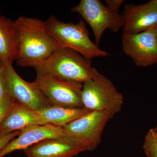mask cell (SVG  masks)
Listing matches in <instances>:
<instances>
[{
    "mask_svg": "<svg viewBox=\"0 0 157 157\" xmlns=\"http://www.w3.org/2000/svg\"><path fill=\"white\" fill-rule=\"evenodd\" d=\"M14 22L16 35L15 61L17 66L36 67L61 47L45 21L21 16Z\"/></svg>",
    "mask_w": 157,
    "mask_h": 157,
    "instance_id": "obj_1",
    "label": "cell"
},
{
    "mask_svg": "<svg viewBox=\"0 0 157 157\" xmlns=\"http://www.w3.org/2000/svg\"><path fill=\"white\" fill-rule=\"evenodd\" d=\"M34 69L36 74L53 76L82 84L95 78L100 73L92 67L91 60L75 51L62 47Z\"/></svg>",
    "mask_w": 157,
    "mask_h": 157,
    "instance_id": "obj_2",
    "label": "cell"
},
{
    "mask_svg": "<svg viewBox=\"0 0 157 157\" xmlns=\"http://www.w3.org/2000/svg\"><path fill=\"white\" fill-rule=\"evenodd\" d=\"M45 21L51 33L61 47L75 51L90 60L109 55L90 39V33L83 20H80L77 23H67L60 21L52 15Z\"/></svg>",
    "mask_w": 157,
    "mask_h": 157,
    "instance_id": "obj_3",
    "label": "cell"
},
{
    "mask_svg": "<svg viewBox=\"0 0 157 157\" xmlns=\"http://www.w3.org/2000/svg\"><path fill=\"white\" fill-rule=\"evenodd\" d=\"M81 98L84 108L107 113L112 117L121 110L124 104L122 94L109 78L100 73L83 83Z\"/></svg>",
    "mask_w": 157,
    "mask_h": 157,
    "instance_id": "obj_4",
    "label": "cell"
},
{
    "mask_svg": "<svg viewBox=\"0 0 157 157\" xmlns=\"http://www.w3.org/2000/svg\"><path fill=\"white\" fill-rule=\"evenodd\" d=\"M112 117L107 113L91 111L63 127L65 137L85 151H92L101 143L105 127Z\"/></svg>",
    "mask_w": 157,
    "mask_h": 157,
    "instance_id": "obj_5",
    "label": "cell"
},
{
    "mask_svg": "<svg viewBox=\"0 0 157 157\" xmlns=\"http://www.w3.org/2000/svg\"><path fill=\"white\" fill-rule=\"evenodd\" d=\"M71 11L80 14L88 24L98 45L106 30L117 32L124 25L122 14L105 6L99 0H81Z\"/></svg>",
    "mask_w": 157,
    "mask_h": 157,
    "instance_id": "obj_6",
    "label": "cell"
},
{
    "mask_svg": "<svg viewBox=\"0 0 157 157\" xmlns=\"http://www.w3.org/2000/svg\"><path fill=\"white\" fill-rule=\"evenodd\" d=\"M33 82L51 106L84 107L82 101V83L41 74H36Z\"/></svg>",
    "mask_w": 157,
    "mask_h": 157,
    "instance_id": "obj_7",
    "label": "cell"
},
{
    "mask_svg": "<svg viewBox=\"0 0 157 157\" xmlns=\"http://www.w3.org/2000/svg\"><path fill=\"white\" fill-rule=\"evenodd\" d=\"M122 45L124 53L137 67L157 63V41L154 28L139 33H123Z\"/></svg>",
    "mask_w": 157,
    "mask_h": 157,
    "instance_id": "obj_8",
    "label": "cell"
},
{
    "mask_svg": "<svg viewBox=\"0 0 157 157\" xmlns=\"http://www.w3.org/2000/svg\"><path fill=\"white\" fill-rule=\"evenodd\" d=\"M3 65L7 92L17 103L36 111L51 106L33 82L24 80L12 65Z\"/></svg>",
    "mask_w": 157,
    "mask_h": 157,
    "instance_id": "obj_9",
    "label": "cell"
},
{
    "mask_svg": "<svg viewBox=\"0 0 157 157\" xmlns=\"http://www.w3.org/2000/svg\"><path fill=\"white\" fill-rule=\"evenodd\" d=\"M64 137L63 127L50 124L29 126L21 130L17 138H14L0 151V157L15 151L25 150L42 140Z\"/></svg>",
    "mask_w": 157,
    "mask_h": 157,
    "instance_id": "obj_10",
    "label": "cell"
},
{
    "mask_svg": "<svg viewBox=\"0 0 157 157\" xmlns=\"http://www.w3.org/2000/svg\"><path fill=\"white\" fill-rule=\"evenodd\" d=\"M123 33L137 34L157 25V0L140 5L127 4L123 14Z\"/></svg>",
    "mask_w": 157,
    "mask_h": 157,
    "instance_id": "obj_11",
    "label": "cell"
},
{
    "mask_svg": "<svg viewBox=\"0 0 157 157\" xmlns=\"http://www.w3.org/2000/svg\"><path fill=\"white\" fill-rule=\"evenodd\" d=\"M48 124L38 112L15 101L0 124V139L33 125Z\"/></svg>",
    "mask_w": 157,
    "mask_h": 157,
    "instance_id": "obj_12",
    "label": "cell"
},
{
    "mask_svg": "<svg viewBox=\"0 0 157 157\" xmlns=\"http://www.w3.org/2000/svg\"><path fill=\"white\" fill-rule=\"evenodd\" d=\"M24 151L27 157H73L85 151L64 137L42 140Z\"/></svg>",
    "mask_w": 157,
    "mask_h": 157,
    "instance_id": "obj_13",
    "label": "cell"
},
{
    "mask_svg": "<svg viewBox=\"0 0 157 157\" xmlns=\"http://www.w3.org/2000/svg\"><path fill=\"white\" fill-rule=\"evenodd\" d=\"M16 57V35L14 21L0 14V62L12 65Z\"/></svg>",
    "mask_w": 157,
    "mask_h": 157,
    "instance_id": "obj_14",
    "label": "cell"
},
{
    "mask_svg": "<svg viewBox=\"0 0 157 157\" xmlns=\"http://www.w3.org/2000/svg\"><path fill=\"white\" fill-rule=\"evenodd\" d=\"M91 111L84 107L71 108L50 106L37 112L48 124L63 127Z\"/></svg>",
    "mask_w": 157,
    "mask_h": 157,
    "instance_id": "obj_15",
    "label": "cell"
},
{
    "mask_svg": "<svg viewBox=\"0 0 157 157\" xmlns=\"http://www.w3.org/2000/svg\"><path fill=\"white\" fill-rule=\"evenodd\" d=\"M143 147L147 156L157 157V126L147 132Z\"/></svg>",
    "mask_w": 157,
    "mask_h": 157,
    "instance_id": "obj_16",
    "label": "cell"
},
{
    "mask_svg": "<svg viewBox=\"0 0 157 157\" xmlns=\"http://www.w3.org/2000/svg\"><path fill=\"white\" fill-rule=\"evenodd\" d=\"M15 101H16L8 92L0 100V124Z\"/></svg>",
    "mask_w": 157,
    "mask_h": 157,
    "instance_id": "obj_17",
    "label": "cell"
},
{
    "mask_svg": "<svg viewBox=\"0 0 157 157\" xmlns=\"http://www.w3.org/2000/svg\"><path fill=\"white\" fill-rule=\"evenodd\" d=\"M7 92L4 65L0 62V100Z\"/></svg>",
    "mask_w": 157,
    "mask_h": 157,
    "instance_id": "obj_18",
    "label": "cell"
},
{
    "mask_svg": "<svg viewBox=\"0 0 157 157\" xmlns=\"http://www.w3.org/2000/svg\"><path fill=\"white\" fill-rule=\"evenodd\" d=\"M20 131H16L11 134L0 139V151L5 146H6L10 141L13 140L16 136L19 135Z\"/></svg>",
    "mask_w": 157,
    "mask_h": 157,
    "instance_id": "obj_19",
    "label": "cell"
},
{
    "mask_svg": "<svg viewBox=\"0 0 157 157\" xmlns=\"http://www.w3.org/2000/svg\"><path fill=\"white\" fill-rule=\"evenodd\" d=\"M124 2L122 0H106V6L112 10L119 11Z\"/></svg>",
    "mask_w": 157,
    "mask_h": 157,
    "instance_id": "obj_20",
    "label": "cell"
},
{
    "mask_svg": "<svg viewBox=\"0 0 157 157\" xmlns=\"http://www.w3.org/2000/svg\"><path fill=\"white\" fill-rule=\"evenodd\" d=\"M154 30L155 33V37L157 41V25L154 28Z\"/></svg>",
    "mask_w": 157,
    "mask_h": 157,
    "instance_id": "obj_21",
    "label": "cell"
}]
</instances>
